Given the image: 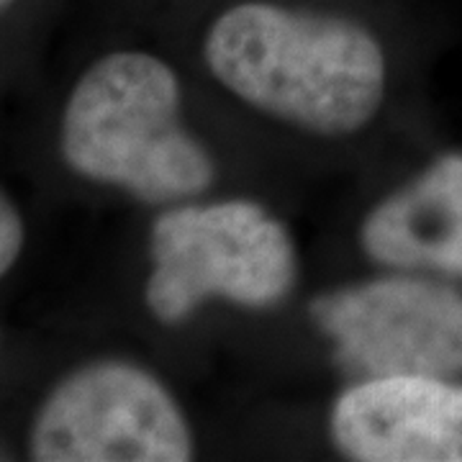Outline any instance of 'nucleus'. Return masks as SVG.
<instances>
[{
	"instance_id": "f257e3e1",
	"label": "nucleus",
	"mask_w": 462,
	"mask_h": 462,
	"mask_svg": "<svg viewBox=\"0 0 462 462\" xmlns=\"http://www.w3.org/2000/svg\"><path fill=\"white\" fill-rule=\"evenodd\" d=\"M206 62L236 98L324 136L363 129L385 93L378 39L345 18L245 3L206 36Z\"/></svg>"
},
{
	"instance_id": "f03ea898",
	"label": "nucleus",
	"mask_w": 462,
	"mask_h": 462,
	"mask_svg": "<svg viewBox=\"0 0 462 462\" xmlns=\"http://www.w3.org/2000/svg\"><path fill=\"white\" fill-rule=\"evenodd\" d=\"M72 170L144 200L199 196L214 162L180 124V83L162 60L108 54L80 78L62 121Z\"/></svg>"
},
{
	"instance_id": "7ed1b4c3",
	"label": "nucleus",
	"mask_w": 462,
	"mask_h": 462,
	"mask_svg": "<svg viewBox=\"0 0 462 462\" xmlns=\"http://www.w3.org/2000/svg\"><path fill=\"white\" fill-rule=\"evenodd\" d=\"M152 260L147 303L162 324H180L211 296L267 309L296 281L288 231L252 200L170 208L154 221Z\"/></svg>"
},
{
	"instance_id": "20e7f679",
	"label": "nucleus",
	"mask_w": 462,
	"mask_h": 462,
	"mask_svg": "<svg viewBox=\"0 0 462 462\" xmlns=\"http://www.w3.org/2000/svg\"><path fill=\"white\" fill-rule=\"evenodd\" d=\"M42 462H182L193 442L175 398L126 363L78 370L54 391L33 424Z\"/></svg>"
},
{
	"instance_id": "39448f33",
	"label": "nucleus",
	"mask_w": 462,
	"mask_h": 462,
	"mask_svg": "<svg viewBox=\"0 0 462 462\" xmlns=\"http://www.w3.org/2000/svg\"><path fill=\"white\" fill-rule=\"evenodd\" d=\"M357 380L462 373V293L421 278H380L321 296L311 309Z\"/></svg>"
},
{
	"instance_id": "423d86ee",
	"label": "nucleus",
	"mask_w": 462,
	"mask_h": 462,
	"mask_svg": "<svg viewBox=\"0 0 462 462\" xmlns=\"http://www.w3.org/2000/svg\"><path fill=\"white\" fill-rule=\"evenodd\" d=\"M334 445L363 462H462V385L449 378H367L337 398Z\"/></svg>"
},
{
	"instance_id": "0eeeda50",
	"label": "nucleus",
	"mask_w": 462,
	"mask_h": 462,
	"mask_svg": "<svg viewBox=\"0 0 462 462\" xmlns=\"http://www.w3.org/2000/svg\"><path fill=\"white\" fill-rule=\"evenodd\" d=\"M365 252L391 267L462 278V157H445L367 216Z\"/></svg>"
},
{
	"instance_id": "6e6552de",
	"label": "nucleus",
	"mask_w": 462,
	"mask_h": 462,
	"mask_svg": "<svg viewBox=\"0 0 462 462\" xmlns=\"http://www.w3.org/2000/svg\"><path fill=\"white\" fill-rule=\"evenodd\" d=\"M23 245V226L14 203L0 193V275L16 263Z\"/></svg>"
},
{
	"instance_id": "1a4fd4ad",
	"label": "nucleus",
	"mask_w": 462,
	"mask_h": 462,
	"mask_svg": "<svg viewBox=\"0 0 462 462\" xmlns=\"http://www.w3.org/2000/svg\"><path fill=\"white\" fill-rule=\"evenodd\" d=\"M3 3H8V0H0V5H3Z\"/></svg>"
}]
</instances>
